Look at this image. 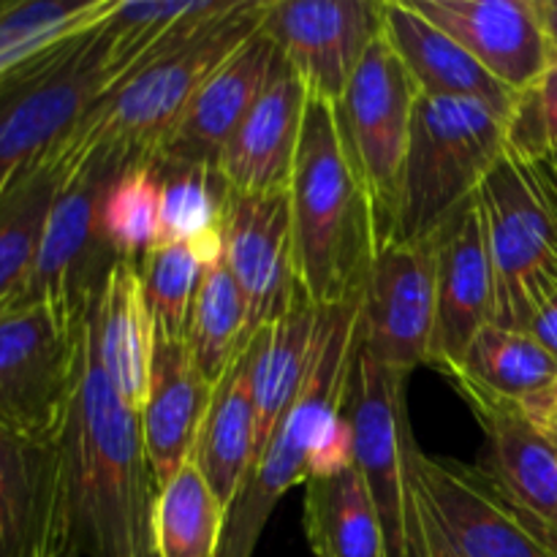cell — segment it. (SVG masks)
I'll use <instances>...</instances> for the list:
<instances>
[{
  "instance_id": "40",
  "label": "cell",
  "mask_w": 557,
  "mask_h": 557,
  "mask_svg": "<svg viewBox=\"0 0 557 557\" xmlns=\"http://www.w3.org/2000/svg\"><path fill=\"white\" fill-rule=\"evenodd\" d=\"M533 5H536L539 22H542V30L557 63V0H533Z\"/></svg>"
},
{
  "instance_id": "11",
  "label": "cell",
  "mask_w": 557,
  "mask_h": 557,
  "mask_svg": "<svg viewBox=\"0 0 557 557\" xmlns=\"http://www.w3.org/2000/svg\"><path fill=\"white\" fill-rule=\"evenodd\" d=\"M114 172L96 158L71 166L49 212L30 277L11 302H44L76 324L87 321L109 272L123 261L103 228V194Z\"/></svg>"
},
{
  "instance_id": "16",
  "label": "cell",
  "mask_w": 557,
  "mask_h": 557,
  "mask_svg": "<svg viewBox=\"0 0 557 557\" xmlns=\"http://www.w3.org/2000/svg\"><path fill=\"white\" fill-rule=\"evenodd\" d=\"M417 476L444 536L462 557H553L528 533L482 466L417 451Z\"/></svg>"
},
{
  "instance_id": "8",
  "label": "cell",
  "mask_w": 557,
  "mask_h": 557,
  "mask_svg": "<svg viewBox=\"0 0 557 557\" xmlns=\"http://www.w3.org/2000/svg\"><path fill=\"white\" fill-rule=\"evenodd\" d=\"M419 87L384 36L373 41L335 103L343 150L370 201L375 253L392 243Z\"/></svg>"
},
{
  "instance_id": "37",
  "label": "cell",
  "mask_w": 557,
  "mask_h": 557,
  "mask_svg": "<svg viewBox=\"0 0 557 557\" xmlns=\"http://www.w3.org/2000/svg\"><path fill=\"white\" fill-rule=\"evenodd\" d=\"M408 557H462L455 547H451L449 539L444 536V531L438 528L435 517L430 515L428 500H424V495H422V487H419L417 528H413L411 555H408Z\"/></svg>"
},
{
  "instance_id": "4",
  "label": "cell",
  "mask_w": 557,
  "mask_h": 557,
  "mask_svg": "<svg viewBox=\"0 0 557 557\" xmlns=\"http://www.w3.org/2000/svg\"><path fill=\"white\" fill-rule=\"evenodd\" d=\"M294 253L302 294L332 308L364 292L375 259L370 201L343 150L335 109L310 98L292 185Z\"/></svg>"
},
{
  "instance_id": "35",
  "label": "cell",
  "mask_w": 557,
  "mask_h": 557,
  "mask_svg": "<svg viewBox=\"0 0 557 557\" xmlns=\"http://www.w3.org/2000/svg\"><path fill=\"white\" fill-rule=\"evenodd\" d=\"M158 226L161 185L156 161L117 169L103 194V228L120 259L139 264L158 245Z\"/></svg>"
},
{
  "instance_id": "30",
  "label": "cell",
  "mask_w": 557,
  "mask_h": 557,
  "mask_svg": "<svg viewBox=\"0 0 557 557\" xmlns=\"http://www.w3.org/2000/svg\"><path fill=\"white\" fill-rule=\"evenodd\" d=\"M223 259V232L194 243L158 245L139 261L145 297L150 305L156 335L185 341L194 319L196 299L210 264Z\"/></svg>"
},
{
  "instance_id": "1",
  "label": "cell",
  "mask_w": 557,
  "mask_h": 557,
  "mask_svg": "<svg viewBox=\"0 0 557 557\" xmlns=\"http://www.w3.org/2000/svg\"><path fill=\"white\" fill-rule=\"evenodd\" d=\"M58 457L65 536L74 557H156L152 511L161 487L139 413L103 375L87 326Z\"/></svg>"
},
{
  "instance_id": "33",
  "label": "cell",
  "mask_w": 557,
  "mask_h": 557,
  "mask_svg": "<svg viewBox=\"0 0 557 557\" xmlns=\"http://www.w3.org/2000/svg\"><path fill=\"white\" fill-rule=\"evenodd\" d=\"M446 379H462L511 403H525L557 379V359L528 332L487 324Z\"/></svg>"
},
{
  "instance_id": "21",
  "label": "cell",
  "mask_w": 557,
  "mask_h": 557,
  "mask_svg": "<svg viewBox=\"0 0 557 557\" xmlns=\"http://www.w3.org/2000/svg\"><path fill=\"white\" fill-rule=\"evenodd\" d=\"M277 63L281 52L264 30L248 38L196 90L194 101L158 158L221 163L223 150L267 90Z\"/></svg>"
},
{
  "instance_id": "26",
  "label": "cell",
  "mask_w": 557,
  "mask_h": 557,
  "mask_svg": "<svg viewBox=\"0 0 557 557\" xmlns=\"http://www.w3.org/2000/svg\"><path fill=\"white\" fill-rule=\"evenodd\" d=\"M253 341L218 381L190 457L226 511H232L256 462V406L253 386H250Z\"/></svg>"
},
{
  "instance_id": "5",
  "label": "cell",
  "mask_w": 557,
  "mask_h": 557,
  "mask_svg": "<svg viewBox=\"0 0 557 557\" xmlns=\"http://www.w3.org/2000/svg\"><path fill=\"white\" fill-rule=\"evenodd\" d=\"M509 123L479 101L419 92L392 243H430L476 199L506 152Z\"/></svg>"
},
{
  "instance_id": "7",
  "label": "cell",
  "mask_w": 557,
  "mask_h": 557,
  "mask_svg": "<svg viewBox=\"0 0 557 557\" xmlns=\"http://www.w3.org/2000/svg\"><path fill=\"white\" fill-rule=\"evenodd\" d=\"M112 85L103 22L0 82V194L58 150Z\"/></svg>"
},
{
  "instance_id": "20",
  "label": "cell",
  "mask_w": 557,
  "mask_h": 557,
  "mask_svg": "<svg viewBox=\"0 0 557 557\" xmlns=\"http://www.w3.org/2000/svg\"><path fill=\"white\" fill-rule=\"evenodd\" d=\"M310 92L281 58L272 79L221 156L234 196L288 194Z\"/></svg>"
},
{
  "instance_id": "32",
  "label": "cell",
  "mask_w": 557,
  "mask_h": 557,
  "mask_svg": "<svg viewBox=\"0 0 557 557\" xmlns=\"http://www.w3.org/2000/svg\"><path fill=\"white\" fill-rule=\"evenodd\" d=\"M228 511L194 460L158 490L152 511L156 557H221Z\"/></svg>"
},
{
  "instance_id": "3",
  "label": "cell",
  "mask_w": 557,
  "mask_h": 557,
  "mask_svg": "<svg viewBox=\"0 0 557 557\" xmlns=\"http://www.w3.org/2000/svg\"><path fill=\"white\" fill-rule=\"evenodd\" d=\"M261 3L239 0L228 14L152 52L87 109L60 150L74 163L96 158L114 169L156 161L207 76L261 30Z\"/></svg>"
},
{
  "instance_id": "28",
  "label": "cell",
  "mask_w": 557,
  "mask_h": 557,
  "mask_svg": "<svg viewBox=\"0 0 557 557\" xmlns=\"http://www.w3.org/2000/svg\"><path fill=\"white\" fill-rule=\"evenodd\" d=\"M305 533L315 557H389L375 500L354 466L305 482Z\"/></svg>"
},
{
  "instance_id": "19",
  "label": "cell",
  "mask_w": 557,
  "mask_h": 557,
  "mask_svg": "<svg viewBox=\"0 0 557 557\" xmlns=\"http://www.w3.org/2000/svg\"><path fill=\"white\" fill-rule=\"evenodd\" d=\"M435 243H438V321H435L430 364L446 375L460 368L479 332L493 324V261H490L487 234L476 199L446 223Z\"/></svg>"
},
{
  "instance_id": "23",
  "label": "cell",
  "mask_w": 557,
  "mask_h": 557,
  "mask_svg": "<svg viewBox=\"0 0 557 557\" xmlns=\"http://www.w3.org/2000/svg\"><path fill=\"white\" fill-rule=\"evenodd\" d=\"M215 386L194 364L185 341H156L150 386L139 411L150 468L158 487L172 482L174 473L194 457L196 438L210 411Z\"/></svg>"
},
{
  "instance_id": "2",
  "label": "cell",
  "mask_w": 557,
  "mask_h": 557,
  "mask_svg": "<svg viewBox=\"0 0 557 557\" xmlns=\"http://www.w3.org/2000/svg\"><path fill=\"white\" fill-rule=\"evenodd\" d=\"M362 297L364 292H359L357 297L330 308L313 373L250 468L228 511L221 557H253L277 500L288 490L354 466L346 397L362 341Z\"/></svg>"
},
{
  "instance_id": "38",
  "label": "cell",
  "mask_w": 557,
  "mask_h": 557,
  "mask_svg": "<svg viewBox=\"0 0 557 557\" xmlns=\"http://www.w3.org/2000/svg\"><path fill=\"white\" fill-rule=\"evenodd\" d=\"M522 332H528L539 346L547 348L557 359V292L539 305L536 313L531 315V321H528V326Z\"/></svg>"
},
{
  "instance_id": "10",
  "label": "cell",
  "mask_w": 557,
  "mask_h": 557,
  "mask_svg": "<svg viewBox=\"0 0 557 557\" xmlns=\"http://www.w3.org/2000/svg\"><path fill=\"white\" fill-rule=\"evenodd\" d=\"M85 326L44 302L0 308V428L58 441L79 379Z\"/></svg>"
},
{
  "instance_id": "27",
  "label": "cell",
  "mask_w": 557,
  "mask_h": 557,
  "mask_svg": "<svg viewBox=\"0 0 557 557\" xmlns=\"http://www.w3.org/2000/svg\"><path fill=\"white\" fill-rule=\"evenodd\" d=\"M71 166V158L58 147L22 169L0 194V308L25 288L49 212Z\"/></svg>"
},
{
  "instance_id": "14",
  "label": "cell",
  "mask_w": 557,
  "mask_h": 557,
  "mask_svg": "<svg viewBox=\"0 0 557 557\" xmlns=\"http://www.w3.org/2000/svg\"><path fill=\"white\" fill-rule=\"evenodd\" d=\"M471 406L487 438L484 471L533 539L557 557V451L539 424L493 392L462 379H449Z\"/></svg>"
},
{
  "instance_id": "41",
  "label": "cell",
  "mask_w": 557,
  "mask_h": 557,
  "mask_svg": "<svg viewBox=\"0 0 557 557\" xmlns=\"http://www.w3.org/2000/svg\"><path fill=\"white\" fill-rule=\"evenodd\" d=\"M542 433L547 435L549 444H553V446H555V451H557V428H542Z\"/></svg>"
},
{
  "instance_id": "31",
  "label": "cell",
  "mask_w": 557,
  "mask_h": 557,
  "mask_svg": "<svg viewBox=\"0 0 557 557\" xmlns=\"http://www.w3.org/2000/svg\"><path fill=\"white\" fill-rule=\"evenodd\" d=\"M156 169L161 185L158 245L194 243L223 232L234 190L221 163L156 158Z\"/></svg>"
},
{
  "instance_id": "9",
  "label": "cell",
  "mask_w": 557,
  "mask_h": 557,
  "mask_svg": "<svg viewBox=\"0 0 557 557\" xmlns=\"http://www.w3.org/2000/svg\"><path fill=\"white\" fill-rule=\"evenodd\" d=\"M411 375L375 362L359 341L346 417L354 438V468L368 484L381 515L389 557L411 555L417 528V451L406 386Z\"/></svg>"
},
{
  "instance_id": "18",
  "label": "cell",
  "mask_w": 557,
  "mask_h": 557,
  "mask_svg": "<svg viewBox=\"0 0 557 557\" xmlns=\"http://www.w3.org/2000/svg\"><path fill=\"white\" fill-rule=\"evenodd\" d=\"M0 557H74L63 522L58 441L0 428Z\"/></svg>"
},
{
  "instance_id": "13",
  "label": "cell",
  "mask_w": 557,
  "mask_h": 557,
  "mask_svg": "<svg viewBox=\"0 0 557 557\" xmlns=\"http://www.w3.org/2000/svg\"><path fill=\"white\" fill-rule=\"evenodd\" d=\"M261 30L310 98L335 107L381 36V0H264Z\"/></svg>"
},
{
  "instance_id": "22",
  "label": "cell",
  "mask_w": 557,
  "mask_h": 557,
  "mask_svg": "<svg viewBox=\"0 0 557 557\" xmlns=\"http://www.w3.org/2000/svg\"><path fill=\"white\" fill-rule=\"evenodd\" d=\"M381 36L403 60L419 92L479 101L511 120L520 92L495 79L468 49L424 20L408 0H381Z\"/></svg>"
},
{
  "instance_id": "6",
  "label": "cell",
  "mask_w": 557,
  "mask_h": 557,
  "mask_svg": "<svg viewBox=\"0 0 557 557\" xmlns=\"http://www.w3.org/2000/svg\"><path fill=\"white\" fill-rule=\"evenodd\" d=\"M476 205L493 261V324L525 330L557 292V152L506 147Z\"/></svg>"
},
{
  "instance_id": "15",
  "label": "cell",
  "mask_w": 557,
  "mask_h": 557,
  "mask_svg": "<svg viewBox=\"0 0 557 557\" xmlns=\"http://www.w3.org/2000/svg\"><path fill=\"white\" fill-rule=\"evenodd\" d=\"M223 264L243 288L250 330L281 321L302 297L288 194L234 196L223 223Z\"/></svg>"
},
{
  "instance_id": "29",
  "label": "cell",
  "mask_w": 557,
  "mask_h": 557,
  "mask_svg": "<svg viewBox=\"0 0 557 557\" xmlns=\"http://www.w3.org/2000/svg\"><path fill=\"white\" fill-rule=\"evenodd\" d=\"M117 0H0V82L92 30Z\"/></svg>"
},
{
  "instance_id": "36",
  "label": "cell",
  "mask_w": 557,
  "mask_h": 557,
  "mask_svg": "<svg viewBox=\"0 0 557 557\" xmlns=\"http://www.w3.org/2000/svg\"><path fill=\"white\" fill-rule=\"evenodd\" d=\"M506 147L515 152H557V63L520 96Z\"/></svg>"
},
{
  "instance_id": "39",
  "label": "cell",
  "mask_w": 557,
  "mask_h": 557,
  "mask_svg": "<svg viewBox=\"0 0 557 557\" xmlns=\"http://www.w3.org/2000/svg\"><path fill=\"white\" fill-rule=\"evenodd\" d=\"M520 408L539 428H557V379L549 386H544L542 392L528 397L525 403H520Z\"/></svg>"
},
{
  "instance_id": "34",
  "label": "cell",
  "mask_w": 557,
  "mask_h": 557,
  "mask_svg": "<svg viewBox=\"0 0 557 557\" xmlns=\"http://www.w3.org/2000/svg\"><path fill=\"white\" fill-rule=\"evenodd\" d=\"M253 337L248 299L223 259L215 261L201 283L188 337H185L194 364L205 375L207 384L218 386V381L228 373V368L237 362Z\"/></svg>"
},
{
  "instance_id": "25",
  "label": "cell",
  "mask_w": 557,
  "mask_h": 557,
  "mask_svg": "<svg viewBox=\"0 0 557 557\" xmlns=\"http://www.w3.org/2000/svg\"><path fill=\"white\" fill-rule=\"evenodd\" d=\"M326 319L330 308H319L302 294L281 321L256 332L253 370H250L256 406V460L267 449L283 417L302 395L319 359Z\"/></svg>"
},
{
  "instance_id": "24",
  "label": "cell",
  "mask_w": 557,
  "mask_h": 557,
  "mask_svg": "<svg viewBox=\"0 0 557 557\" xmlns=\"http://www.w3.org/2000/svg\"><path fill=\"white\" fill-rule=\"evenodd\" d=\"M87 335L109 384L139 413L150 386L158 341L139 264L125 259L114 264L87 315Z\"/></svg>"
},
{
  "instance_id": "17",
  "label": "cell",
  "mask_w": 557,
  "mask_h": 557,
  "mask_svg": "<svg viewBox=\"0 0 557 557\" xmlns=\"http://www.w3.org/2000/svg\"><path fill=\"white\" fill-rule=\"evenodd\" d=\"M509 90L528 92L555 65L533 0H408Z\"/></svg>"
},
{
  "instance_id": "12",
  "label": "cell",
  "mask_w": 557,
  "mask_h": 557,
  "mask_svg": "<svg viewBox=\"0 0 557 557\" xmlns=\"http://www.w3.org/2000/svg\"><path fill=\"white\" fill-rule=\"evenodd\" d=\"M438 321V243H389L364 281L362 346L395 373L433 362Z\"/></svg>"
}]
</instances>
